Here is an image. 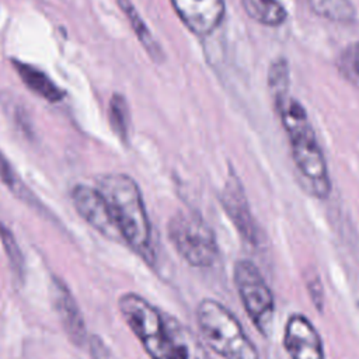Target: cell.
<instances>
[{
	"label": "cell",
	"mask_w": 359,
	"mask_h": 359,
	"mask_svg": "<svg viewBox=\"0 0 359 359\" xmlns=\"http://www.w3.org/2000/svg\"><path fill=\"white\" fill-rule=\"evenodd\" d=\"M168 237L177 252L192 266L215 264L219 248L208 223L195 212H177L168 222Z\"/></svg>",
	"instance_id": "5b68a950"
},
{
	"label": "cell",
	"mask_w": 359,
	"mask_h": 359,
	"mask_svg": "<svg viewBox=\"0 0 359 359\" xmlns=\"http://www.w3.org/2000/svg\"><path fill=\"white\" fill-rule=\"evenodd\" d=\"M118 306L126 324L139 338L150 359H171L164 313L142 296L130 292L119 297Z\"/></svg>",
	"instance_id": "277c9868"
},
{
	"label": "cell",
	"mask_w": 359,
	"mask_h": 359,
	"mask_svg": "<svg viewBox=\"0 0 359 359\" xmlns=\"http://www.w3.org/2000/svg\"><path fill=\"white\" fill-rule=\"evenodd\" d=\"M116 1L119 4L121 10L123 11V14L128 17L137 39L140 41L143 48L147 50L150 57H153L154 60H161V49H160L158 43L156 42V39L153 38V35L150 34L149 28L146 27L143 18L139 15L137 10L132 4V1L130 0H116Z\"/></svg>",
	"instance_id": "2e32d148"
},
{
	"label": "cell",
	"mask_w": 359,
	"mask_h": 359,
	"mask_svg": "<svg viewBox=\"0 0 359 359\" xmlns=\"http://www.w3.org/2000/svg\"><path fill=\"white\" fill-rule=\"evenodd\" d=\"M220 202L238 234L250 244L258 243V227L251 213L244 188L238 177L231 172L220 194Z\"/></svg>",
	"instance_id": "9c48e42d"
},
{
	"label": "cell",
	"mask_w": 359,
	"mask_h": 359,
	"mask_svg": "<svg viewBox=\"0 0 359 359\" xmlns=\"http://www.w3.org/2000/svg\"><path fill=\"white\" fill-rule=\"evenodd\" d=\"M165 330L171 345V359H210L201 339L178 318L164 313Z\"/></svg>",
	"instance_id": "7c38bea8"
},
{
	"label": "cell",
	"mask_w": 359,
	"mask_h": 359,
	"mask_svg": "<svg viewBox=\"0 0 359 359\" xmlns=\"http://www.w3.org/2000/svg\"><path fill=\"white\" fill-rule=\"evenodd\" d=\"M306 285L309 289V293L311 296L313 303L316 304L317 310L321 311L323 310V304H324V289L321 285V280L318 278L317 273H310L306 276Z\"/></svg>",
	"instance_id": "7402d4cb"
},
{
	"label": "cell",
	"mask_w": 359,
	"mask_h": 359,
	"mask_svg": "<svg viewBox=\"0 0 359 359\" xmlns=\"http://www.w3.org/2000/svg\"><path fill=\"white\" fill-rule=\"evenodd\" d=\"M275 104L287 133L292 157L303 178V185L316 198L327 199L332 189L331 177L306 109L289 94L275 97Z\"/></svg>",
	"instance_id": "6da1fadb"
},
{
	"label": "cell",
	"mask_w": 359,
	"mask_h": 359,
	"mask_svg": "<svg viewBox=\"0 0 359 359\" xmlns=\"http://www.w3.org/2000/svg\"><path fill=\"white\" fill-rule=\"evenodd\" d=\"M72 201L79 215L98 233L114 241H123L109 205L98 188L77 184L72 191Z\"/></svg>",
	"instance_id": "52a82bcc"
},
{
	"label": "cell",
	"mask_w": 359,
	"mask_h": 359,
	"mask_svg": "<svg viewBox=\"0 0 359 359\" xmlns=\"http://www.w3.org/2000/svg\"><path fill=\"white\" fill-rule=\"evenodd\" d=\"M338 67L346 80L359 81V43H353L342 52Z\"/></svg>",
	"instance_id": "ffe728a7"
},
{
	"label": "cell",
	"mask_w": 359,
	"mask_h": 359,
	"mask_svg": "<svg viewBox=\"0 0 359 359\" xmlns=\"http://www.w3.org/2000/svg\"><path fill=\"white\" fill-rule=\"evenodd\" d=\"M283 346L292 359H325L321 335L311 321L299 313L289 316L285 324Z\"/></svg>",
	"instance_id": "ba28073f"
},
{
	"label": "cell",
	"mask_w": 359,
	"mask_h": 359,
	"mask_svg": "<svg viewBox=\"0 0 359 359\" xmlns=\"http://www.w3.org/2000/svg\"><path fill=\"white\" fill-rule=\"evenodd\" d=\"M0 240H1V244L4 247L7 259L10 262V266L13 269L14 275L18 276V278H22V275H24V257L21 254V250H20L13 233L3 223H0Z\"/></svg>",
	"instance_id": "ac0fdd59"
},
{
	"label": "cell",
	"mask_w": 359,
	"mask_h": 359,
	"mask_svg": "<svg viewBox=\"0 0 359 359\" xmlns=\"http://www.w3.org/2000/svg\"><path fill=\"white\" fill-rule=\"evenodd\" d=\"M0 180L1 182L10 189L13 191L18 198L24 199L25 202H28V189L24 187V184L21 182V180L18 178V175L14 172L11 164L8 163V160L3 156V153L0 151Z\"/></svg>",
	"instance_id": "44dd1931"
},
{
	"label": "cell",
	"mask_w": 359,
	"mask_h": 359,
	"mask_svg": "<svg viewBox=\"0 0 359 359\" xmlns=\"http://www.w3.org/2000/svg\"><path fill=\"white\" fill-rule=\"evenodd\" d=\"M98 191L111 208L122 240L144 261L153 262L151 224L136 181L126 174H107L98 180Z\"/></svg>",
	"instance_id": "7a4b0ae2"
},
{
	"label": "cell",
	"mask_w": 359,
	"mask_h": 359,
	"mask_svg": "<svg viewBox=\"0 0 359 359\" xmlns=\"http://www.w3.org/2000/svg\"><path fill=\"white\" fill-rule=\"evenodd\" d=\"M268 86L275 97L287 94L289 88V67L283 57L276 59L268 72Z\"/></svg>",
	"instance_id": "d6986e66"
},
{
	"label": "cell",
	"mask_w": 359,
	"mask_h": 359,
	"mask_svg": "<svg viewBox=\"0 0 359 359\" xmlns=\"http://www.w3.org/2000/svg\"><path fill=\"white\" fill-rule=\"evenodd\" d=\"M108 118L112 130L125 142L129 129V108L126 100L121 94H114L109 101Z\"/></svg>",
	"instance_id": "e0dca14e"
},
{
	"label": "cell",
	"mask_w": 359,
	"mask_h": 359,
	"mask_svg": "<svg viewBox=\"0 0 359 359\" xmlns=\"http://www.w3.org/2000/svg\"><path fill=\"white\" fill-rule=\"evenodd\" d=\"M198 327L208 345L224 359H261L237 317L222 303L205 299L196 309Z\"/></svg>",
	"instance_id": "3957f363"
},
{
	"label": "cell",
	"mask_w": 359,
	"mask_h": 359,
	"mask_svg": "<svg viewBox=\"0 0 359 359\" xmlns=\"http://www.w3.org/2000/svg\"><path fill=\"white\" fill-rule=\"evenodd\" d=\"M182 22L196 35L215 31L224 15V0H171Z\"/></svg>",
	"instance_id": "30bf717a"
},
{
	"label": "cell",
	"mask_w": 359,
	"mask_h": 359,
	"mask_svg": "<svg viewBox=\"0 0 359 359\" xmlns=\"http://www.w3.org/2000/svg\"><path fill=\"white\" fill-rule=\"evenodd\" d=\"M314 14L334 22L349 24L356 20V8L351 0H302Z\"/></svg>",
	"instance_id": "9a60e30c"
},
{
	"label": "cell",
	"mask_w": 359,
	"mask_h": 359,
	"mask_svg": "<svg viewBox=\"0 0 359 359\" xmlns=\"http://www.w3.org/2000/svg\"><path fill=\"white\" fill-rule=\"evenodd\" d=\"M234 283L251 323L262 335H268L275 313V299L259 269L248 259L237 261Z\"/></svg>",
	"instance_id": "8992f818"
},
{
	"label": "cell",
	"mask_w": 359,
	"mask_h": 359,
	"mask_svg": "<svg viewBox=\"0 0 359 359\" xmlns=\"http://www.w3.org/2000/svg\"><path fill=\"white\" fill-rule=\"evenodd\" d=\"M13 65L22 83L32 93L50 102H57L63 98L65 93L42 70L17 60H13Z\"/></svg>",
	"instance_id": "4fadbf2b"
},
{
	"label": "cell",
	"mask_w": 359,
	"mask_h": 359,
	"mask_svg": "<svg viewBox=\"0 0 359 359\" xmlns=\"http://www.w3.org/2000/svg\"><path fill=\"white\" fill-rule=\"evenodd\" d=\"M244 11L262 25L276 27L285 22L287 14L279 0H241Z\"/></svg>",
	"instance_id": "5bb4252c"
},
{
	"label": "cell",
	"mask_w": 359,
	"mask_h": 359,
	"mask_svg": "<svg viewBox=\"0 0 359 359\" xmlns=\"http://www.w3.org/2000/svg\"><path fill=\"white\" fill-rule=\"evenodd\" d=\"M52 296L55 310L57 311V316L67 337L74 345H83L86 341V324L83 314L70 290L62 280L53 279Z\"/></svg>",
	"instance_id": "8fae6325"
}]
</instances>
